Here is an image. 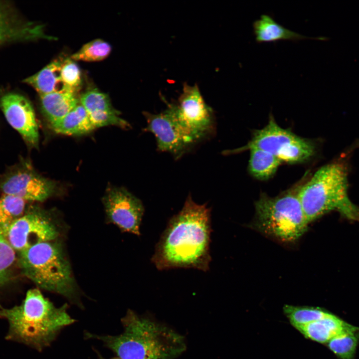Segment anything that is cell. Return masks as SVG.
<instances>
[{
  "label": "cell",
  "instance_id": "18",
  "mask_svg": "<svg viewBox=\"0 0 359 359\" xmlns=\"http://www.w3.org/2000/svg\"><path fill=\"white\" fill-rule=\"evenodd\" d=\"M42 110L51 125L64 118L80 102L76 93L61 91L40 96Z\"/></svg>",
  "mask_w": 359,
  "mask_h": 359
},
{
  "label": "cell",
  "instance_id": "13",
  "mask_svg": "<svg viewBox=\"0 0 359 359\" xmlns=\"http://www.w3.org/2000/svg\"><path fill=\"white\" fill-rule=\"evenodd\" d=\"M0 108L8 124L19 133L25 142L37 148L38 127L30 102L22 95L8 93L0 98Z\"/></svg>",
  "mask_w": 359,
  "mask_h": 359
},
{
  "label": "cell",
  "instance_id": "7",
  "mask_svg": "<svg viewBox=\"0 0 359 359\" xmlns=\"http://www.w3.org/2000/svg\"><path fill=\"white\" fill-rule=\"evenodd\" d=\"M251 149L265 151L282 163L291 164L310 160L317 150L314 142L297 135L290 129L280 127L272 115L265 127L253 132L247 144L228 151V153H236Z\"/></svg>",
  "mask_w": 359,
  "mask_h": 359
},
{
  "label": "cell",
  "instance_id": "27",
  "mask_svg": "<svg viewBox=\"0 0 359 359\" xmlns=\"http://www.w3.org/2000/svg\"><path fill=\"white\" fill-rule=\"evenodd\" d=\"M60 76L65 90L76 93L82 84L81 71L78 65L70 58L63 59Z\"/></svg>",
  "mask_w": 359,
  "mask_h": 359
},
{
  "label": "cell",
  "instance_id": "8",
  "mask_svg": "<svg viewBox=\"0 0 359 359\" xmlns=\"http://www.w3.org/2000/svg\"><path fill=\"white\" fill-rule=\"evenodd\" d=\"M185 130L198 143L215 132L213 112L204 101L196 84H184L176 103H168Z\"/></svg>",
  "mask_w": 359,
  "mask_h": 359
},
{
  "label": "cell",
  "instance_id": "24",
  "mask_svg": "<svg viewBox=\"0 0 359 359\" xmlns=\"http://www.w3.org/2000/svg\"><path fill=\"white\" fill-rule=\"evenodd\" d=\"M111 51V46L108 43L96 39L83 45L70 58L74 61H99L107 58Z\"/></svg>",
  "mask_w": 359,
  "mask_h": 359
},
{
  "label": "cell",
  "instance_id": "15",
  "mask_svg": "<svg viewBox=\"0 0 359 359\" xmlns=\"http://www.w3.org/2000/svg\"><path fill=\"white\" fill-rule=\"evenodd\" d=\"M47 38L38 24L22 22L8 6L0 3V44L15 40Z\"/></svg>",
  "mask_w": 359,
  "mask_h": 359
},
{
  "label": "cell",
  "instance_id": "28",
  "mask_svg": "<svg viewBox=\"0 0 359 359\" xmlns=\"http://www.w3.org/2000/svg\"><path fill=\"white\" fill-rule=\"evenodd\" d=\"M98 359H121L117 357L112 358H110V359H106V358H105L103 357H102L99 353H98Z\"/></svg>",
  "mask_w": 359,
  "mask_h": 359
},
{
  "label": "cell",
  "instance_id": "26",
  "mask_svg": "<svg viewBox=\"0 0 359 359\" xmlns=\"http://www.w3.org/2000/svg\"><path fill=\"white\" fill-rule=\"evenodd\" d=\"M15 260V251L0 228V289L11 279Z\"/></svg>",
  "mask_w": 359,
  "mask_h": 359
},
{
  "label": "cell",
  "instance_id": "9",
  "mask_svg": "<svg viewBox=\"0 0 359 359\" xmlns=\"http://www.w3.org/2000/svg\"><path fill=\"white\" fill-rule=\"evenodd\" d=\"M59 234L57 226L45 211L32 207L11 224L5 236L19 253L36 244L52 241Z\"/></svg>",
  "mask_w": 359,
  "mask_h": 359
},
{
  "label": "cell",
  "instance_id": "25",
  "mask_svg": "<svg viewBox=\"0 0 359 359\" xmlns=\"http://www.w3.org/2000/svg\"><path fill=\"white\" fill-rule=\"evenodd\" d=\"M284 311L291 323L296 328L320 320L330 314L320 308L291 305L284 306Z\"/></svg>",
  "mask_w": 359,
  "mask_h": 359
},
{
  "label": "cell",
  "instance_id": "10",
  "mask_svg": "<svg viewBox=\"0 0 359 359\" xmlns=\"http://www.w3.org/2000/svg\"><path fill=\"white\" fill-rule=\"evenodd\" d=\"M147 121L145 130L152 133L160 152L180 158L197 143L185 130L168 104L165 110L158 114L144 112Z\"/></svg>",
  "mask_w": 359,
  "mask_h": 359
},
{
  "label": "cell",
  "instance_id": "3",
  "mask_svg": "<svg viewBox=\"0 0 359 359\" xmlns=\"http://www.w3.org/2000/svg\"><path fill=\"white\" fill-rule=\"evenodd\" d=\"M67 310L66 304L56 307L38 289H31L20 305L0 307V318L8 323L7 340L40 352L51 344L62 329L75 322Z\"/></svg>",
  "mask_w": 359,
  "mask_h": 359
},
{
  "label": "cell",
  "instance_id": "12",
  "mask_svg": "<svg viewBox=\"0 0 359 359\" xmlns=\"http://www.w3.org/2000/svg\"><path fill=\"white\" fill-rule=\"evenodd\" d=\"M108 218L124 231L140 235L145 209L140 199L122 187H112L103 199Z\"/></svg>",
  "mask_w": 359,
  "mask_h": 359
},
{
  "label": "cell",
  "instance_id": "23",
  "mask_svg": "<svg viewBox=\"0 0 359 359\" xmlns=\"http://www.w3.org/2000/svg\"><path fill=\"white\" fill-rule=\"evenodd\" d=\"M359 341V328L334 337L327 345L340 359H355Z\"/></svg>",
  "mask_w": 359,
  "mask_h": 359
},
{
  "label": "cell",
  "instance_id": "20",
  "mask_svg": "<svg viewBox=\"0 0 359 359\" xmlns=\"http://www.w3.org/2000/svg\"><path fill=\"white\" fill-rule=\"evenodd\" d=\"M51 127L56 133L66 135H82L95 129L88 113L80 102Z\"/></svg>",
  "mask_w": 359,
  "mask_h": 359
},
{
  "label": "cell",
  "instance_id": "1",
  "mask_svg": "<svg viewBox=\"0 0 359 359\" xmlns=\"http://www.w3.org/2000/svg\"><path fill=\"white\" fill-rule=\"evenodd\" d=\"M191 195L169 221L156 245L151 260L159 270L194 268L206 272L211 260V210Z\"/></svg>",
  "mask_w": 359,
  "mask_h": 359
},
{
  "label": "cell",
  "instance_id": "21",
  "mask_svg": "<svg viewBox=\"0 0 359 359\" xmlns=\"http://www.w3.org/2000/svg\"><path fill=\"white\" fill-rule=\"evenodd\" d=\"M248 169L250 174L259 180L272 177L282 162L270 153L258 149H251Z\"/></svg>",
  "mask_w": 359,
  "mask_h": 359
},
{
  "label": "cell",
  "instance_id": "17",
  "mask_svg": "<svg viewBox=\"0 0 359 359\" xmlns=\"http://www.w3.org/2000/svg\"><path fill=\"white\" fill-rule=\"evenodd\" d=\"M253 33L258 43L276 42L280 40L298 41L312 38L291 30L277 22L272 17L262 14L253 23Z\"/></svg>",
  "mask_w": 359,
  "mask_h": 359
},
{
  "label": "cell",
  "instance_id": "22",
  "mask_svg": "<svg viewBox=\"0 0 359 359\" xmlns=\"http://www.w3.org/2000/svg\"><path fill=\"white\" fill-rule=\"evenodd\" d=\"M26 201L9 194L0 198V228L5 234L11 224L26 211Z\"/></svg>",
  "mask_w": 359,
  "mask_h": 359
},
{
  "label": "cell",
  "instance_id": "2",
  "mask_svg": "<svg viewBox=\"0 0 359 359\" xmlns=\"http://www.w3.org/2000/svg\"><path fill=\"white\" fill-rule=\"evenodd\" d=\"M120 335L84 333L96 339L121 359H174L186 349L184 337L171 328L129 310L121 319Z\"/></svg>",
  "mask_w": 359,
  "mask_h": 359
},
{
  "label": "cell",
  "instance_id": "6",
  "mask_svg": "<svg viewBox=\"0 0 359 359\" xmlns=\"http://www.w3.org/2000/svg\"><path fill=\"white\" fill-rule=\"evenodd\" d=\"M300 186L275 197L261 195L255 204L256 228L283 242L299 239L309 224L298 195Z\"/></svg>",
  "mask_w": 359,
  "mask_h": 359
},
{
  "label": "cell",
  "instance_id": "5",
  "mask_svg": "<svg viewBox=\"0 0 359 359\" xmlns=\"http://www.w3.org/2000/svg\"><path fill=\"white\" fill-rule=\"evenodd\" d=\"M22 273L39 288L72 300L75 286L70 264L57 241L36 244L18 253Z\"/></svg>",
  "mask_w": 359,
  "mask_h": 359
},
{
  "label": "cell",
  "instance_id": "4",
  "mask_svg": "<svg viewBox=\"0 0 359 359\" xmlns=\"http://www.w3.org/2000/svg\"><path fill=\"white\" fill-rule=\"evenodd\" d=\"M349 174L348 156L343 155L321 167L300 184L298 195L309 223L331 211L359 221V207L348 195Z\"/></svg>",
  "mask_w": 359,
  "mask_h": 359
},
{
  "label": "cell",
  "instance_id": "19",
  "mask_svg": "<svg viewBox=\"0 0 359 359\" xmlns=\"http://www.w3.org/2000/svg\"><path fill=\"white\" fill-rule=\"evenodd\" d=\"M63 59H55L39 71L25 78L23 82L31 86L39 94L67 91L61 81L60 70Z\"/></svg>",
  "mask_w": 359,
  "mask_h": 359
},
{
  "label": "cell",
  "instance_id": "14",
  "mask_svg": "<svg viewBox=\"0 0 359 359\" xmlns=\"http://www.w3.org/2000/svg\"><path fill=\"white\" fill-rule=\"evenodd\" d=\"M79 101L95 128L109 125H115L124 129L130 127L112 107L108 95L98 89L94 88L87 90L81 94Z\"/></svg>",
  "mask_w": 359,
  "mask_h": 359
},
{
  "label": "cell",
  "instance_id": "16",
  "mask_svg": "<svg viewBox=\"0 0 359 359\" xmlns=\"http://www.w3.org/2000/svg\"><path fill=\"white\" fill-rule=\"evenodd\" d=\"M358 328L332 313L320 320L297 328L307 338L320 343H327L337 335Z\"/></svg>",
  "mask_w": 359,
  "mask_h": 359
},
{
  "label": "cell",
  "instance_id": "11",
  "mask_svg": "<svg viewBox=\"0 0 359 359\" xmlns=\"http://www.w3.org/2000/svg\"><path fill=\"white\" fill-rule=\"evenodd\" d=\"M56 187L54 182L38 175L26 164L13 168L0 180L3 194L25 201H44L55 192Z\"/></svg>",
  "mask_w": 359,
  "mask_h": 359
}]
</instances>
